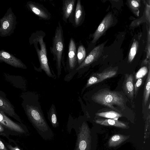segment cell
Returning <instances> with one entry per match:
<instances>
[{"label": "cell", "instance_id": "obj_1", "mask_svg": "<svg viewBox=\"0 0 150 150\" xmlns=\"http://www.w3.org/2000/svg\"><path fill=\"white\" fill-rule=\"evenodd\" d=\"M39 105H26L27 115L40 135L45 140H51L54 137L53 132L47 123Z\"/></svg>", "mask_w": 150, "mask_h": 150}, {"label": "cell", "instance_id": "obj_2", "mask_svg": "<svg viewBox=\"0 0 150 150\" xmlns=\"http://www.w3.org/2000/svg\"><path fill=\"white\" fill-rule=\"evenodd\" d=\"M95 102L101 105L116 110L114 105L120 107L122 110L125 109V99L119 92L112 91L108 88L102 89L95 93L92 96Z\"/></svg>", "mask_w": 150, "mask_h": 150}, {"label": "cell", "instance_id": "obj_3", "mask_svg": "<svg viewBox=\"0 0 150 150\" xmlns=\"http://www.w3.org/2000/svg\"><path fill=\"white\" fill-rule=\"evenodd\" d=\"M64 45L63 30L60 23L59 22L53 38L52 46L50 47L51 52L54 56V59L56 61L58 77L61 74Z\"/></svg>", "mask_w": 150, "mask_h": 150}, {"label": "cell", "instance_id": "obj_4", "mask_svg": "<svg viewBox=\"0 0 150 150\" xmlns=\"http://www.w3.org/2000/svg\"><path fill=\"white\" fill-rule=\"evenodd\" d=\"M73 127L77 137L74 150H91V133L87 123L84 121L81 124L77 123Z\"/></svg>", "mask_w": 150, "mask_h": 150}, {"label": "cell", "instance_id": "obj_5", "mask_svg": "<svg viewBox=\"0 0 150 150\" xmlns=\"http://www.w3.org/2000/svg\"><path fill=\"white\" fill-rule=\"evenodd\" d=\"M43 32L38 31L34 38V45L40 63V69L43 70L50 77H54L49 67L47 57L46 44L44 42Z\"/></svg>", "mask_w": 150, "mask_h": 150}, {"label": "cell", "instance_id": "obj_6", "mask_svg": "<svg viewBox=\"0 0 150 150\" xmlns=\"http://www.w3.org/2000/svg\"><path fill=\"white\" fill-rule=\"evenodd\" d=\"M113 19L111 13L107 14L104 18L93 35L92 41L94 43L110 27L113 23Z\"/></svg>", "mask_w": 150, "mask_h": 150}, {"label": "cell", "instance_id": "obj_7", "mask_svg": "<svg viewBox=\"0 0 150 150\" xmlns=\"http://www.w3.org/2000/svg\"><path fill=\"white\" fill-rule=\"evenodd\" d=\"M117 73L113 68L105 69L100 73L93 74L88 79L85 88L95 84L101 82L107 79L114 76Z\"/></svg>", "mask_w": 150, "mask_h": 150}, {"label": "cell", "instance_id": "obj_8", "mask_svg": "<svg viewBox=\"0 0 150 150\" xmlns=\"http://www.w3.org/2000/svg\"><path fill=\"white\" fill-rule=\"evenodd\" d=\"M104 45V43H103L95 47L76 68V70L89 66L98 59L101 55Z\"/></svg>", "mask_w": 150, "mask_h": 150}, {"label": "cell", "instance_id": "obj_9", "mask_svg": "<svg viewBox=\"0 0 150 150\" xmlns=\"http://www.w3.org/2000/svg\"><path fill=\"white\" fill-rule=\"evenodd\" d=\"M30 9L40 18L48 20L51 18L50 13L43 5L40 4L32 2L29 4Z\"/></svg>", "mask_w": 150, "mask_h": 150}, {"label": "cell", "instance_id": "obj_10", "mask_svg": "<svg viewBox=\"0 0 150 150\" xmlns=\"http://www.w3.org/2000/svg\"><path fill=\"white\" fill-rule=\"evenodd\" d=\"M0 123L9 129L19 133L25 132L24 130L20 125L14 122L0 110Z\"/></svg>", "mask_w": 150, "mask_h": 150}, {"label": "cell", "instance_id": "obj_11", "mask_svg": "<svg viewBox=\"0 0 150 150\" xmlns=\"http://www.w3.org/2000/svg\"><path fill=\"white\" fill-rule=\"evenodd\" d=\"M68 58L69 68L73 69L77 64V60L76 46L74 40L72 38L69 44Z\"/></svg>", "mask_w": 150, "mask_h": 150}, {"label": "cell", "instance_id": "obj_12", "mask_svg": "<svg viewBox=\"0 0 150 150\" xmlns=\"http://www.w3.org/2000/svg\"><path fill=\"white\" fill-rule=\"evenodd\" d=\"M76 0H64L63 1L62 13L64 21L67 22L74 11Z\"/></svg>", "mask_w": 150, "mask_h": 150}, {"label": "cell", "instance_id": "obj_13", "mask_svg": "<svg viewBox=\"0 0 150 150\" xmlns=\"http://www.w3.org/2000/svg\"><path fill=\"white\" fill-rule=\"evenodd\" d=\"M125 94L130 99H132L134 93V77L132 74H126L123 85Z\"/></svg>", "mask_w": 150, "mask_h": 150}, {"label": "cell", "instance_id": "obj_14", "mask_svg": "<svg viewBox=\"0 0 150 150\" xmlns=\"http://www.w3.org/2000/svg\"><path fill=\"white\" fill-rule=\"evenodd\" d=\"M0 110L5 112L18 121H20L19 117L16 113L13 108L7 100L0 96Z\"/></svg>", "mask_w": 150, "mask_h": 150}, {"label": "cell", "instance_id": "obj_15", "mask_svg": "<svg viewBox=\"0 0 150 150\" xmlns=\"http://www.w3.org/2000/svg\"><path fill=\"white\" fill-rule=\"evenodd\" d=\"M95 122L97 124L106 126H112L123 129L127 128L128 126L125 122L110 119H96Z\"/></svg>", "mask_w": 150, "mask_h": 150}, {"label": "cell", "instance_id": "obj_16", "mask_svg": "<svg viewBox=\"0 0 150 150\" xmlns=\"http://www.w3.org/2000/svg\"><path fill=\"white\" fill-rule=\"evenodd\" d=\"M130 136L121 134H116L109 139L108 145L110 147H115L120 145L129 138Z\"/></svg>", "mask_w": 150, "mask_h": 150}, {"label": "cell", "instance_id": "obj_17", "mask_svg": "<svg viewBox=\"0 0 150 150\" xmlns=\"http://www.w3.org/2000/svg\"><path fill=\"white\" fill-rule=\"evenodd\" d=\"M83 10L81 1L78 0L77 1L74 17V24L76 27L79 26L80 24L83 19Z\"/></svg>", "mask_w": 150, "mask_h": 150}, {"label": "cell", "instance_id": "obj_18", "mask_svg": "<svg viewBox=\"0 0 150 150\" xmlns=\"http://www.w3.org/2000/svg\"><path fill=\"white\" fill-rule=\"evenodd\" d=\"M150 93V69L149 65L148 75L146 78L144 89L143 100L146 105L148 101Z\"/></svg>", "mask_w": 150, "mask_h": 150}, {"label": "cell", "instance_id": "obj_19", "mask_svg": "<svg viewBox=\"0 0 150 150\" xmlns=\"http://www.w3.org/2000/svg\"><path fill=\"white\" fill-rule=\"evenodd\" d=\"M48 118L53 127L56 128L59 126L57 114L53 104L52 105L48 113Z\"/></svg>", "mask_w": 150, "mask_h": 150}, {"label": "cell", "instance_id": "obj_20", "mask_svg": "<svg viewBox=\"0 0 150 150\" xmlns=\"http://www.w3.org/2000/svg\"><path fill=\"white\" fill-rule=\"evenodd\" d=\"M96 115L98 116L112 119L116 120H118L119 118L122 116L121 114L113 111L98 113H96Z\"/></svg>", "mask_w": 150, "mask_h": 150}, {"label": "cell", "instance_id": "obj_21", "mask_svg": "<svg viewBox=\"0 0 150 150\" xmlns=\"http://www.w3.org/2000/svg\"><path fill=\"white\" fill-rule=\"evenodd\" d=\"M139 45L138 42L134 39L129 52L128 57V62H132L136 54Z\"/></svg>", "mask_w": 150, "mask_h": 150}, {"label": "cell", "instance_id": "obj_22", "mask_svg": "<svg viewBox=\"0 0 150 150\" xmlns=\"http://www.w3.org/2000/svg\"><path fill=\"white\" fill-rule=\"evenodd\" d=\"M128 1L129 6L132 12L136 16H138L141 6L139 1L128 0Z\"/></svg>", "mask_w": 150, "mask_h": 150}, {"label": "cell", "instance_id": "obj_23", "mask_svg": "<svg viewBox=\"0 0 150 150\" xmlns=\"http://www.w3.org/2000/svg\"><path fill=\"white\" fill-rule=\"evenodd\" d=\"M86 56V51L84 47L80 45L77 51V60L78 64L80 65L85 59Z\"/></svg>", "mask_w": 150, "mask_h": 150}, {"label": "cell", "instance_id": "obj_24", "mask_svg": "<svg viewBox=\"0 0 150 150\" xmlns=\"http://www.w3.org/2000/svg\"><path fill=\"white\" fill-rule=\"evenodd\" d=\"M147 71V69L146 67H142L136 73V79L141 78L146 74Z\"/></svg>", "mask_w": 150, "mask_h": 150}, {"label": "cell", "instance_id": "obj_25", "mask_svg": "<svg viewBox=\"0 0 150 150\" xmlns=\"http://www.w3.org/2000/svg\"><path fill=\"white\" fill-rule=\"evenodd\" d=\"M142 82V80L141 78L138 79L134 87V93L135 96H136L138 91L141 85Z\"/></svg>", "mask_w": 150, "mask_h": 150}, {"label": "cell", "instance_id": "obj_26", "mask_svg": "<svg viewBox=\"0 0 150 150\" xmlns=\"http://www.w3.org/2000/svg\"><path fill=\"white\" fill-rule=\"evenodd\" d=\"M1 55L4 59H8L10 58V55L8 53L6 52H3L1 54Z\"/></svg>", "mask_w": 150, "mask_h": 150}, {"label": "cell", "instance_id": "obj_27", "mask_svg": "<svg viewBox=\"0 0 150 150\" xmlns=\"http://www.w3.org/2000/svg\"><path fill=\"white\" fill-rule=\"evenodd\" d=\"M0 150H8L3 143L0 139Z\"/></svg>", "mask_w": 150, "mask_h": 150}, {"label": "cell", "instance_id": "obj_28", "mask_svg": "<svg viewBox=\"0 0 150 150\" xmlns=\"http://www.w3.org/2000/svg\"><path fill=\"white\" fill-rule=\"evenodd\" d=\"M7 147L10 150H21L17 146L13 147L10 145H8Z\"/></svg>", "mask_w": 150, "mask_h": 150}, {"label": "cell", "instance_id": "obj_29", "mask_svg": "<svg viewBox=\"0 0 150 150\" xmlns=\"http://www.w3.org/2000/svg\"><path fill=\"white\" fill-rule=\"evenodd\" d=\"M9 26V23L8 22L6 21H4L3 24V27L4 29H6Z\"/></svg>", "mask_w": 150, "mask_h": 150}, {"label": "cell", "instance_id": "obj_30", "mask_svg": "<svg viewBox=\"0 0 150 150\" xmlns=\"http://www.w3.org/2000/svg\"><path fill=\"white\" fill-rule=\"evenodd\" d=\"M4 130V129L1 125L0 124V132H2Z\"/></svg>", "mask_w": 150, "mask_h": 150}, {"label": "cell", "instance_id": "obj_31", "mask_svg": "<svg viewBox=\"0 0 150 150\" xmlns=\"http://www.w3.org/2000/svg\"><path fill=\"white\" fill-rule=\"evenodd\" d=\"M149 109H150V104L149 105Z\"/></svg>", "mask_w": 150, "mask_h": 150}]
</instances>
